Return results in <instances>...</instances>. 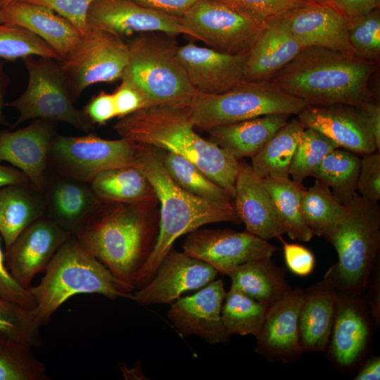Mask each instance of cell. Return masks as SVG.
I'll return each mask as SVG.
<instances>
[{
	"label": "cell",
	"mask_w": 380,
	"mask_h": 380,
	"mask_svg": "<svg viewBox=\"0 0 380 380\" xmlns=\"http://www.w3.org/2000/svg\"><path fill=\"white\" fill-rule=\"evenodd\" d=\"M377 66L354 53L307 47L269 81L308 106H360L375 99L369 83Z\"/></svg>",
	"instance_id": "cell-1"
},
{
	"label": "cell",
	"mask_w": 380,
	"mask_h": 380,
	"mask_svg": "<svg viewBox=\"0 0 380 380\" xmlns=\"http://www.w3.org/2000/svg\"><path fill=\"white\" fill-rule=\"evenodd\" d=\"M114 128L122 138L187 159L234 198L241 163L195 132L188 107L148 106L120 118Z\"/></svg>",
	"instance_id": "cell-2"
},
{
	"label": "cell",
	"mask_w": 380,
	"mask_h": 380,
	"mask_svg": "<svg viewBox=\"0 0 380 380\" xmlns=\"http://www.w3.org/2000/svg\"><path fill=\"white\" fill-rule=\"evenodd\" d=\"M139 144L137 164L150 182L160 203V212L156 244L135 279L134 290L144 287L153 279L160 263L181 236L210 223H241L233 202L212 201L184 190L167 172L162 150Z\"/></svg>",
	"instance_id": "cell-3"
},
{
	"label": "cell",
	"mask_w": 380,
	"mask_h": 380,
	"mask_svg": "<svg viewBox=\"0 0 380 380\" xmlns=\"http://www.w3.org/2000/svg\"><path fill=\"white\" fill-rule=\"evenodd\" d=\"M141 204L102 202L72 234L131 293L158 233Z\"/></svg>",
	"instance_id": "cell-4"
},
{
	"label": "cell",
	"mask_w": 380,
	"mask_h": 380,
	"mask_svg": "<svg viewBox=\"0 0 380 380\" xmlns=\"http://www.w3.org/2000/svg\"><path fill=\"white\" fill-rule=\"evenodd\" d=\"M29 289L36 303L33 311L42 326L75 295L96 293L112 300H131L132 295L72 235L58 250L39 283Z\"/></svg>",
	"instance_id": "cell-5"
},
{
	"label": "cell",
	"mask_w": 380,
	"mask_h": 380,
	"mask_svg": "<svg viewBox=\"0 0 380 380\" xmlns=\"http://www.w3.org/2000/svg\"><path fill=\"white\" fill-rule=\"evenodd\" d=\"M175 37L146 32L127 42L128 61L120 80L142 90L147 107H189L196 94L177 58Z\"/></svg>",
	"instance_id": "cell-6"
},
{
	"label": "cell",
	"mask_w": 380,
	"mask_h": 380,
	"mask_svg": "<svg viewBox=\"0 0 380 380\" xmlns=\"http://www.w3.org/2000/svg\"><path fill=\"white\" fill-rule=\"evenodd\" d=\"M343 220L327 236L337 262L329 268L338 291L359 296L366 289L380 247V209L357 192Z\"/></svg>",
	"instance_id": "cell-7"
},
{
	"label": "cell",
	"mask_w": 380,
	"mask_h": 380,
	"mask_svg": "<svg viewBox=\"0 0 380 380\" xmlns=\"http://www.w3.org/2000/svg\"><path fill=\"white\" fill-rule=\"evenodd\" d=\"M308 106L269 80H243L221 94L196 92L188 109L194 128L208 131L217 126L270 114L298 115Z\"/></svg>",
	"instance_id": "cell-8"
},
{
	"label": "cell",
	"mask_w": 380,
	"mask_h": 380,
	"mask_svg": "<svg viewBox=\"0 0 380 380\" xmlns=\"http://www.w3.org/2000/svg\"><path fill=\"white\" fill-rule=\"evenodd\" d=\"M23 60L28 84L24 92L9 103L18 112L14 126L30 119H45L66 122L84 132L94 129L84 110L74 105L61 64L43 57L29 56Z\"/></svg>",
	"instance_id": "cell-9"
},
{
	"label": "cell",
	"mask_w": 380,
	"mask_h": 380,
	"mask_svg": "<svg viewBox=\"0 0 380 380\" xmlns=\"http://www.w3.org/2000/svg\"><path fill=\"white\" fill-rule=\"evenodd\" d=\"M139 146L127 139H106L91 133L80 137L56 135L48 166L56 174L89 184L104 170L137 165Z\"/></svg>",
	"instance_id": "cell-10"
},
{
	"label": "cell",
	"mask_w": 380,
	"mask_h": 380,
	"mask_svg": "<svg viewBox=\"0 0 380 380\" xmlns=\"http://www.w3.org/2000/svg\"><path fill=\"white\" fill-rule=\"evenodd\" d=\"M180 19L189 37L231 54L248 53L267 23L215 0H198Z\"/></svg>",
	"instance_id": "cell-11"
},
{
	"label": "cell",
	"mask_w": 380,
	"mask_h": 380,
	"mask_svg": "<svg viewBox=\"0 0 380 380\" xmlns=\"http://www.w3.org/2000/svg\"><path fill=\"white\" fill-rule=\"evenodd\" d=\"M128 56V44L123 38L105 31L89 30L80 49L61 64L73 101L92 84L120 80Z\"/></svg>",
	"instance_id": "cell-12"
},
{
	"label": "cell",
	"mask_w": 380,
	"mask_h": 380,
	"mask_svg": "<svg viewBox=\"0 0 380 380\" xmlns=\"http://www.w3.org/2000/svg\"><path fill=\"white\" fill-rule=\"evenodd\" d=\"M182 249L227 275L247 262L271 258L277 251L268 240L229 229H198L189 233Z\"/></svg>",
	"instance_id": "cell-13"
},
{
	"label": "cell",
	"mask_w": 380,
	"mask_h": 380,
	"mask_svg": "<svg viewBox=\"0 0 380 380\" xmlns=\"http://www.w3.org/2000/svg\"><path fill=\"white\" fill-rule=\"evenodd\" d=\"M89 30L108 32L122 38L146 32L173 36L188 32L180 18L138 4L133 0H96L87 17Z\"/></svg>",
	"instance_id": "cell-14"
},
{
	"label": "cell",
	"mask_w": 380,
	"mask_h": 380,
	"mask_svg": "<svg viewBox=\"0 0 380 380\" xmlns=\"http://www.w3.org/2000/svg\"><path fill=\"white\" fill-rule=\"evenodd\" d=\"M217 272L187 253L171 250L160 263L153 279L132 292V300L143 305L171 304L189 291L215 280Z\"/></svg>",
	"instance_id": "cell-15"
},
{
	"label": "cell",
	"mask_w": 380,
	"mask_h": 380,
	"mask_svg": "<svg viewBox=\"0 0 380 380\" xmlns=\"http://www.w3.org/2000/svg\"><path fill=\"white\" fill-rule=\"evenodd\" d=\"M226 293L222 280H213L196 293L171 303L167 318L183 337L196 336L209 344L227 343L231 335L221 315Z\"/></svg>",
	"instance_id": "cell-16"
},
{
	"label": "cell",
	"mask_w": 380,
	"mask_h": 380,
	"mask_svg": "<svg viewBox=\"0 0 380 380\" xmlns=\"http://www.w3.org/2000/svg\"><path fill=\"white\" fill-rule=\"evenodd\" d=\"M45 215L27 227L5 250L8 270L25 289L44 272L53 256L70 236Z\"/></svg>",
	"instance_id": "cell-17"
},
{
	"label": "cell",
	"mask_w": 380,
	"mask_h": 380,
	"mask_svg": "<svg viewBox=\"0 0 380 380\" xmlns=\"http://www.w3.org/2000/svg\"><path fill=\"white\" fill-rule=\"evenodd\" d=\"M177 56L197 93L221 94L245 80L248 53L231 54L189 42L177 46Z\"/></svg>",
	"instance_id": "cell-18"
},
{
	"label": "cell",
	"mask_w": 380,
	"mask_h": 380,
	"mask_svg": "<svg viewBox=\"0 0 380 380\" xmlns=\"http://www.w3.org/2000/svg\"><path fill=\"white\" fill-rule=\"evenodd\" d=\"M304 289L291 288L282 297L269 305L260 333L255 351L269 361L291 362L303 353L299 336V314Z\"/></svg>",
	"instance_id": "cell-19"
},
{
	"label": "cell",
	"mask_w": 380,
	"mask_h": 380,
	"mask_svg": "<svg viewBox=\"0 0 380 380\" xmlns=\"http://www.w3.org/2000/svg\"><path fill=\"white\" fill-rule=\"evenodd\" d=\"M0 23L25 28L48 44L61 58L69 61L84 42V32L52 9L20 0L0 8Z\"/></svg>",
	"instance_id": "cell-20"
},
{
	"label": "cell",
	"mask_w": 380,
	"mask_h": 380,
	"mask_svg": "<svg viewBox=\"0 0 380 380\" xmlns=\"http://www.w3.org/2000/svg\"><path fill=\"white\" fill-rule=\"evenodd\" d=\"M56 135V122L45 119H34L14 131L0 130V162L20 170L43 192L49 152Z\"/></svg>",
	"instance_id": "cell-21"
},
{
	"label": "cell",
	"mask_w": 380,
	"mask_h": 380,
	"mask_svg": "<svg viewBox=\"0 0 380 380\" xmlns=\"http://www.w3.org/2000/svg\"><path fill=\"white\" fill-rule=\"evenodd\" d=\"M298 118L305 127L322 133L339 148L362 156L378 151L359 106H308L298 115Z\"/></svg>",
	"instance_id": "cell-22"
},
{
	"label": "cell",
	"mask_w": 380,
	"mask_h": 380,
	"mask_svg": "<svg viewBox=\"0 0 380 380\" xmlns=\"http://www.w3.org/2000/svg\"><path fill=\"white\" fill-rule=\"evenodd\" d=\"M283 18L303 49L317 46L354 53L348 40V18L336 8L309 2Z\"/></svg>",
	"instance_id": "cell-23"
},
{
	"label": "cell",
	"mask_w": 380,
	"mask_h": 380,
	"mask_svg": "<svg viewBox=\"0 0 380 380\" xmlns=\"http://www.w3.org/2000/svg\"><path fill=\"white\" fill-rule=\"evenodd\" d=\"M371 336L365 308L355 296L338 291L329 351L338 368L353 367L366 352Z\"/></svg>",
	"instance_id": "cell-24"
},
{
	"label": "cell",
	"mask_w": 380,
	"mask_h": 380,
	"mask_svg": "<svg viewBox=\"0 0 380 380\" xmlns=\"http://www.w3.org/2000/svg\"><path fill=\"white\" fill-rule=\"evenodd\" d=\"M43 194L45 215L71 235L102 203L88 183L56 173L46 175Z\"/></svg>",
	"instance_id": "cell-25"
},
{
	"label": "cell",
	"mask_w": 380,
	"mask_h": 380,
	"mask_svg": "<svg viewBox=\"0 0 380 380\" xmlns=\"http://www.w3.org/2000/svg\"><path fill=\"white\" fill-rule=\"evenodd\" d=\"M233 203L246 232L265 240L279 238L286 233L263 179L255 174L249 164H241Z\"/></svg>",
	"instance_id": "cell-26"
},
{
	"label": "cell",
	"mask_w": 380,
	"mask_h": 380,
	"mask_svg": "<svg viewBox=\"0 0 380 380\" xmlns=\"http://www.w3.org/2000/svg\"><path fill=\"white\" fill-rule=\"evenodd\" d=\"M337 294L329 270L322 280L304 290L298 322L303 353L326 350L334 321Z\"/></svg>",
	"instance_id": "cell-27"
},
{
	"label": "cell",
	"mask_w": 380,
	"mask_h": 380,
	"mask_svg": "<svg viewBox=\"0 0 380 380\" xmlns=\"http://www.w3.org/2000/svg\"><path fill=\"white\" fill-rule=\"evenodd\" d=\"M302 49L283 15L269 20L248 52L244 80H270Z\"/></svg>",
	"instance_id": "cell-28"
},
{
	"label": "cell",
	"mask_w": 380,
	"mask_h": 380,
	"mask_svg": "<svg viewBox=\"0 0 380 380\" xmlns=\"http://www.w3.org/2000/svg\"><path fill=\"white\" fill-rule=\"evenodd\" d=\"M291 115L277 113L262 115L208 130V140L227 151L236 159L252 158Z\"/></svg>",
	"instance_id": "cell-29"
},
{
	"label": "cell",
	"mask_w": 380,
	"mask_h": 380,
	"mask_svg": "<svg viewBox=\"0 0 380 380\" xmlns=\"http://www.w3.org/2000/svg\"><path fill=\"white\" fill-rule=\"evenodd\" d=\"M43 192L30 182L0 188V236L8 249L30 224L45 215Z\"/></svg>",
	"instance_id": "cell-30"
},
{
	"label": "cell",
	"mask_w": 380,
	"mask_h": 380,
	"mask_svg": "<svg viewBox=\"0 0 380 380\" xmlns=\"http://www.w3.org/2000/svg\"><path fill=\"white\" fill-rule=\"evenodd\" d=\"M89 184L104 203H143L156 198L150 182L137 164L104 170Z\"/></svg>",
	"instance_id": "cell-31"
},
{
	"label": "cell",
	"mask_w": 380,
	"mask_h": 380,
	"mask_svg": "<svg viewBox=\"0 0 380 380\" xmlns=\"http://www.w3.org/2000/svg\"><path fill=\"white\" fill-rule=\"evenodd\" d=\"M284 270L271 258L249 261L228 274L232 281L230 288L270 305L291 288Z\"/></svg>",
	"instance_id": "cell-32"
},
{
	"label": "cell",
	"mask_w": 380,
	"mask_h": 380,
	"mask_svg": "<svg viewBox=\"0 0 380 380\" xmlns=\"http://www.w3.org/2000/svg\"><path fill=\"white\" fill-rule=\"evenodd\" d=\"M305 128L298 118L289 120L251 158V166L255 174L262 179L290 177L291 163Z\"/></svg>",
	"instance_id": "cell-33"
},
{
	"label": "cell",
	"mask_w": 380,
	"mask_h": 380,
	"mask_svg": "<svg viewBox=\"0 0 380 380\" xmlns=\"http://www.w3.org/2000/svg\"><path fill=\"white\" fill-rule=\"evenodd\" d=\"M265 186L271 197L277 215L290 239L304 242L314 236L301 210L305 187L290 177H267Z\"/></svg>",
	"instance_id": "cell-34"
},
{
	"label": "cell",
	"mask_w": 380,
	"mask_h": 380,
	"mask_svg": "<svg viewBox=\"0 0 380 380\" xmlns=\"http://www.w3.org/2000/svg\"><path fill=\"white\" fill-rule=\"evenodd\" d=\"M360 158L341 148L329 152L312 175L327 186L342 204L348 205L357 193Z\"/></svg>",
	"instance_id": "cell-35"
},
{
	"label": "cell",
	"mask_w": 380,
	"mask_h": 380,
	"mask_svg": "<svg viewBox=\"0 0 380 380\" xmlns=\"http://www.w3.org/2000/svg\"><path fill=\"white\" fill-rule=\"evenodd\" d=\"M301 210L304 219L314 236L327 239L346 215V205L341 203L330 189L316 180L305 189Z\"/></svg>",
	"instance_id": "cell-36"
},
{
	"label": "cell",
	"mask_w": 380,
	"mask_h": 380,
	"mask_svg": "<svg viewBox=\"0 0 380 380\" xmlns=\"http://www.w3.org/2000/svg\"><path fill=\"white\" fill-rule=\"evenodd\" d=\"M164 167L173 181L187 192L215 202H233L232 196L195 164L171 152L162 153Z\"/></svg>",
	"instance_id": "cell-37"
},
{
	"label": "cell",
	"mask_w": 380,
	"mask_h": 380,
	"mask_svg": "<svg viewBox=\"0 0 380 380\" xmlns=\"http://www.w3.org/2000/svg\"><path fill=\"white\" fill-rule=\"evenodd\" d=\"M269 305L233 289L227 291L222 319L232 335H258Z\"/></svg>",
	"instance_id": "cell-38"
},
{
	"label": "cell",
	"mask_w": 380,
	"mask_h": 380,
	"mask_svg": "<svg viewBox=\"0 0 380 380\" xmlns=\"http://www.w3.org/2000/svg\"><path fill=\"white\" fill-rule=\"evenodd\" d=\"M32 348L0 332V380H49Z\"/></svg>",
	"instance_id": "cell-39"
},
{
	"label": "cell",
	"mask_w": 380,
	"mask_h": 380,
	"mask_svg": "<svg viewBox=\"0 0 380 380\" xmlns=\"http://www.w3.org/2000/svg\"><path fill=\"white\" fill-rule=\"evenodd\" d=\"M338 146L319 131L305 127L302 132L289 170L290 178L303 185L312 177L325 156Z\"/></svg>",
	"instance_id": "cell-40"
},
{
	"label": "cell",
	"mask_w": 380,
	"mask_h": 380,
	"mask_svg": "<svg viewBox=\"0 0 380 380\" xmlns=\"http://www.w3.org/2000/svg\"><path fill=\"white\" fill-rule=\"evenodd\" d=\"M29 56L62 62L60 56L33 32L22 27L0 23V59L14 61Z\"/></svg>",
	"instance_id": "cell-41"
},
{
	"label": "cell",
	"mask_w": 380,
	"mask_h": 380,
	"mask_svg": "<svg viewBox=\"0 0 380 380\" xmlns=\"http://www.w3.org/2000/svg\"><path fill=\"white\" fill-rule=\"evenodd\" d=\"M42 327L33 309L0 298V332L32 348H39Z\"/></svg>",
	"instance_id": "cell-42"
},
{
	"label": "cell",
	"mask_w": 380,
	"mask_h": 380,
	"mask_svg": "<svg viewBox=\"0 0 380 380\" xmlns=\"http://www.w3.org/2000/svg\"><path fill=\"white\" fill-rule=\"evenodd\" d=\"M348 34L354 53L379 62L380 58V9L348 18Z\"/></svg>",
	"instance_id": "cell-43"
},
{
	"label": "cell",
	"mask_w": 380,
	"mask_h": 380,
	"mask_svg": "<svg viewBox=\"0 0 380 380\" xmlns=\"http://www.w3.org/2000/svg\"><path fill=\"white\" fill-rule=\"evenodd\" d=\"M264 22L281 17L309 0H215Z\"/></svg>",
	"instance_id": "cell-44"
},
{
	"label": "cell",
	"mask_w": 380,
	"mask_h": 380,
	"mask_svg": "<svg viewBox=\"0 0 380 380\" xmlns=\"http://www.w3.org/2000/svg\"><path fill=\"white\" fill-rule=\"evenodd\" d=\"M357 192L364 199L378 203L380 199V151L362 155L360 160Z\"/></svg>",
	"instance_id": "cell-45"
},
{
	"label": "cell",
	"mask_w": 380,
	"mask_h": 380,
	"mask_svg": "<svg viewBox=\"0 0 380 380\" xmlns=\"http://www.w3.org/2000/svg\"><path fill=\"white\" fill-rule=\"evenodd\" d=\"M45 6L63 17L84 32L89 30L87 17L91 4L96 0H24Z\"/></svg>",
	"instance_id": "cell-46"
},
{
	"label": "cell",
	"mask_w": 380,
	"mask_h": 380,
	"mask_svg": "<svg viewBox=\"0 0 380 380\" xmlns=\"http://www.w3.org/2000/svg\"><path fill=\"white\" fill-rule=\"evenodd\" d=\"M0 236V298L15 302L26 308L34 309L36 303L30 289L20 285L11 274L5 261V252Z\"/></svg>",
	"instance_id": "cell-47"
},
{
	"label": "cell",
	"mask_w": 380,
	"mask_h": 380,
	"mask_svg": "<svg viewBox=\"0 0 380 380\" xmlns=\"http://www.w3.org/2000/svg\"><path fill=\"white\" fill-rule=\"evenodd\" d=\"M122 82L112 94L117 117L122 118L147 107L146 96L135 84Z\"/></svg>",
	"instance_id": "cell-48"
},
{
	"label": "cell",
	"mask_w": 380,
	"mask_h": 380,
	"mask_svg": "<svg viewBox=\"0 0 380 380\" xmlns=\"http://www.w3.org/2000/svg\"><path fill=\"white\" fill-rule=\"evenodd\" d=\"M283 244V253L288 269L299 277L310 274L315 265L312 252L303 245L287 243L281 236L278 238Z\"/></svg>",
	"instance_id": "cell-49"
},
{
	"label": "cell",
	"mask_w": 380,
	"mask_h": 380,
	"mask_svg": "<svg viewBox=\"0 0 380 380\" xmlns=\"http://www.w3.org/2000/svg\"><path fill=\"white\" fill-rule=\"evenodd\" d=\"M83 110L94 124L104 125L117 117L113 95L104 91L94 96Z\"/></svg>",
	"instance_id": "cell-50"
},
{
	"label": "cell",
	"mask_w": 380,
	"mask_h": 380,
	"mask_svg": "<svg viewBox=\"0 0 380 380\" xmlns=\"http://www.w3.org/2000/svg\"><path fill=\"white\" fill-rule=\"evenodd\" d=\"M146 8L181 18L198 0H133Z\"/></svg>",
	"instance_id": "cell-51"
},
{
	"label": "cell",
	"mask_w": 380,
	"mask_h": 380,
	"mask_svg": "<svg viewBox=\"0 0 380 380\" xmlns=\"http://www.w3.org/2000/svg\"><path fill=\"white\" fill-rule=\"evenodd\" d=\"M332 5L346 18H352L379 8L380 0H332Z\"/></svg>",
	"instance_id": "cell-52"
},
{
	"label": "cell",
	"mask_w": 380,
	"mask_h": 380,
	"mask_svg": "<svg viewBox=\"0 0 380 380\" xmlns=\"http://www.w3.org/2000/svg\"><path fill=\"white\" fill-rule=\"evenodd\" d=\"M380 151V103L376 99L359 106Z\"/></svg>",
	"instance_id": "cell-53"
},
{
	"label": "cell",
	"mask_w": 380,
	"mask_h": 380,
	"mask_svg": "<svg viewBox=\"0 0 380 380\" xmlns=\"http://www.w3.org/2000/svg\"><path fill=\"white\" fill-rule=\"evenodd\" d=\"M30 182L25 174L13 166L0 164V188L6 185Z\"/></svg>",
	"instance_id": "cell-54"
},
{
	"label": "cell",
	"mask_w": 380,
	"mask_h": 380,
	"mask_svg": "<svg viewBox=\"0 0 380 380\" xmlns=\"http://www.w3.org/2000/svg\"><path fill=\"white\" fill-rule=\"evenodd\" d=\"M380 379V358L372 357L361 367L355 380H379Z\"/></svg>",
	"instance_id": "cell-55"
},
{
	"label": "cell",
	"mask_w": 380,
	"mask_h": 380,
	"mask_svg": "<svg viewBox=\"0 0 380 380\" xmlns=\"http://www.w3.org/2000/svg\"><path fill=\"white\" fill-rule=\"evenodd\" d=\"M8 84L9 77L5 72L4 63L0 59V125L4 126L9 125L4 113V98Z\"/></svg>",
	"instance_id": "cell-56"
},
{
	"label": "cell",
	"mask_w": 380,
	"mask_h": 380,
	"mask_svg": "<svg viewBox=\"0 0 380 380\" xmlns=\"http://www.w3.org/2000/svg\"><path fill=\"white\" fill-rule=\"evenodd\" d=\"M125 379H144L140 365H137L132 369L127 368L125 365L120 367Z\"/></svg>",
	"instance_id": "cell-57"
},
{
	"label": "cell",
	"mask_w": 380,
	"mask_h": 380,
	"mask_svg": "<svg viewBox=\"0 0 380 380\" xmlns=\"http://www.w3.org/2000/svg\"><path fill=\"white\" fill-rule=\"evenodd\" d=\"M311 2L319 3L322 4H327L333 6L332 0H309ZM334 7V6H333Z\"/></svg>",
	"instance_id": "cell-58"
},
{
	"label": "cell",
	"mask_w": 380,
	"mask_h": 380,
	"mask_svg": "<svg viewBox=\"0 0 380 380\" xmlns=\"http://www.w3.org/2000/svg\"><path fill=\"white\" fill-rule=\"evenodd\" d=\"M20 0H0V8Z\"/></svg>",
	"instance_id": "cell-59"
}]
</instances>
